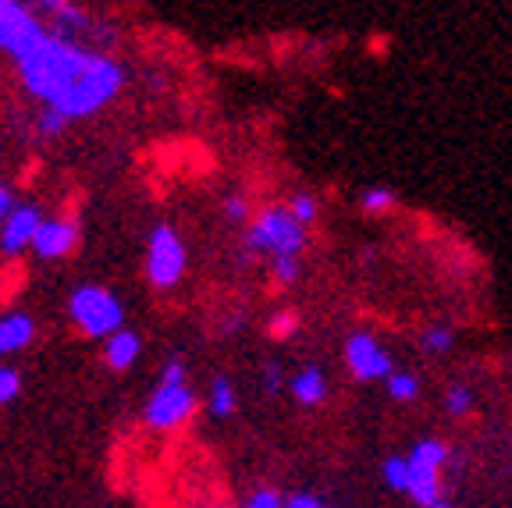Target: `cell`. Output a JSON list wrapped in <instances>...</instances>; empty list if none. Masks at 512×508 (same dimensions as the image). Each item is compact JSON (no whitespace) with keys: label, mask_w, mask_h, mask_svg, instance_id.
<instances>
[{"label":"cell","mask_w":512,"mask_h":508,"mask_svg":"<svg viewBox=\"0 0 512 508\" xmlns=\"http://www.w3.org/2000/svg\"><path fill=\"white\" fill-rule=\"evenodd\" d=\"M89 61H93L89 50L75 47L68 40H57V36H47V43H40L29 57L18 61V72H22V82L32 96H40L43 104L54 107L79 82Z\"/></svg>","instance_id":"1"},{"label":"cell","mask_w":512,"mask_h":508,"mask_svg":"<svg viewBox=\"0 0 512 508\" xmlns=\"http://www.w3.org/2000/svg\"><path fill=\"white\" fill-rule=\"evenodd\" d=\"M118 89H121V68L114 61H107V57L93 54V61L86 64V72H82L79 82L57 100L54 111L64 114L68 121L86 118V114L100 111L107 100H114Z\"/></svg>","instance_id":"2"},{"label":"cell","mask_w":512,"mask_h":508,"mask_svg":"<svg viewBox=\"0 0 512 508\" xmlns=\"http://www.w3.org/2000/svg\"><path fill=\"white\" fill-rule=\"evenodd\" d=\"M303 242H306V228L281 207L264 210L246 235L249 249H256V253H274V260H278V256H296L299 249H303Z\"/></svg>","instance_id":"3"},{"label":"cell","mask_w":512,"mask_h":508,"mask_svg":"<svg viewBox=\"0 0 512 508\" xmlns=\"http://www.w3.org/2000/svg\"><path fill=\"white\" fill-rule=\"evenodd\" d=\"M68 310H72V320L79 324V331L93 334V338H111V334L121 331V320H125L121 302L111 292L93 285L79 288L72 295V302H68Z\"/></svg>","instance_id":"4"},{"label":"cell","mask_w":512,"mask_h":508,"mask_svg":"<svg viewBox=\"0 0 512 508\" xmlns=\"http://www.w3.org/2000/svg\"><path fill=\"white\" fill-rule=\"evenodd\" d=\"M50 32L40 25V18L32 15L29 8L15 4V0H0V47L8 50L15 61L29 57L32 50L47 43Z\"/></svg>","instance_id":"5"},{"label":"cell","mask_w":512,"mask_h":508,"mask_svg":"<svg viewBox=\"0 0 512 508\" xmlns=\"http://www.w3.org/2000/svg\"><path fill=\"white\" fill-rule=\"evenodd\" d=\"M185 270V246L171 224H157L150 235V256H146V274L157 288H171Z\"/></svg>","instance_id":"6"},{"label":"cell","mask_w":512,"mask_h":508,"mask_svg":"<svg viewBox=\"0 0 512 508\" xmlns=\"http://www.w3.org/2000/svg\"><path fill=\"white\" fill-rule=\"evenodd\" d=\"M192 409H196V395L189 391V384H157L150 405H146V420L157 430H171L189 420Z\"/></svg>","instance_id":"7"},{"label":"cell","mask_w":512,"mask_h":508,"mask_svg":"<svg viewBox=\"0 0 512 508\" xmlns=\"http://www.w3.org/2000/svg\"><path fill=\"white\" fill-rule=\"evenodd\" d=\"M345 359H349L352 374L360 381H377V377H392V359L381 345L370 338V334L356 331L345 345Z\"/></svg>","instance_id":"8"},{"label":"cell","mask_w":512,"mask_h":508,"mask_svg":"<svg viewBox=\"0 0 512 508\" xmlns=\"http://www.w3.org/2000/svg\"><path fill=\"white\" fill-rule=\"evenodd\" d=\"M40 224H43V214L36 207H15L4 217V228H0V249L8 256L29 249L32 239H36V231H40Z\"/></svg>","instance_id":"9"},{"label":"cell","mask_w":512,"mask_h":508,"mask_svg":"<svg viewBox=\"0 0 512 508\" xmlns=\"http://www.w3.org/2000/svg\"><path fill=\"white\" fill-rule=\"evenodd\" d=\"M79 242V228L75 221H43L36 239H32V249L43 256V260H57V256H68Z\"/></svg>","instance_id":"10"},{"label":"cell","mask_w":512,"mask_h":508,"mask_svg":"<svg viewBox=\"0 0 512 508\" xmlns=\"http://www.w3.org/2000/svg\"><path fill=\"white\" fill-rule=\"evenodd\" d=\"M438 473H441V469L420 466V462H409V487H406V494L416 501V505L431 508V505H438V501H441V480H438Z\"/></svg>","instance_id":"11"},{"label":"cell","mask_w":512,"mask_h":508,"mask_svg":"<svg viewBox=\"0 0 512 508\" xmlns=\"http://www.w3.org/2000/svg\"><path fill=\"white\" fill-rule=\"evenodd\" d=\"M36 334V324H32L25 313H11V317L0 320V356H11V352L25 349Z\"/></svg>","instance_id":"12"},{"label":"cell","mask_w":512,"mask_h":508,"mask_svg":"<svg viewBox=\"0 0 512 508\" xmlns=\"http://www.w3.org/2000/svg\"><path fill=\"white\" fill-rule=\"evenodd\" d=\"M139 349H143L139 334H132V331H125V327H121L118 334H111V338H107V349H104L107 366H111V370H128V366L139 359Z\"/></svg>","instance_id":"13"},{"label":"cell","mask_w":512,"mask_h":508,"mask_svg":"<svg viewBox=\"0 0 512 508\" xmlns=\"http://www.w3.org/2000/svg\"><path fill=\"white\" fill-rule=\"evenodd\" d=\"M324 391H328V381H324V374H320L317 366H306L303 374L292 381V395H296L303 405L324 402Z\"/></svg>","instance_id":"14"},{"label":"cell","mask_w":512,"mask_h":508,"mask_svg":"<svg viewBox=\"0 0 512 508\" xmlns=\"http://www.w3.org/2000/svg\"><path fill=\"white\" fill-rule=\"evenodd\" d=\"M210 413L221 416V420L235 413V388L228 377H217L214 388H210Z\"/></svg>","instance_id":"15"},{"label":"cell","mask_w":512,"mask_h":508,"mask_svg":"<svg viewBox=\"0 0 512 508\" xmlns=\"http://www.w3.org/2000/svg\"><path fill=\"white\" fill-rule=\"evenodd\" d=\"M384 480L392 491H406L409 487V462L406 459H388L384 462Z\"/></svg>","instance_id":"16"},{"label":"cell","mask_w":512,"mask_h":508,"mask_svg":"<svg viewBox=\"0 0 512 508\" xmlns=\"http://www.w3.org/2000/svg\"><path fill=\"white\" fill-rule=\"evenodd\" d=\"M388 391H392V398H399V402H413L420 384H416L413 374H392L388 377Z\"/></svg>","instance_id":"17"},{"label":"cell","mask_w":512,"mask_h":508,"mask_svg":"<svg viewBox=\"0 0 512 508\" xmlns=\"http://www.w3.org/2000/svg\"><path fill=\"white\" fill-rule=\"evenodd\" d=\"M445 405H448V413H456V416L470 413V409H473V391L463 388V384H456V388H448Z\"/></svg>","instance_id":"18"},{"label":"cell","mask_w":512,"mask_h":508,"mask_svg":"<svg viewBox=\"0 0 512 508\" xmlns=\"http://www.w3.org/2000/svg\"><path fill=\"white\" fill-rule=\"evenodd\" d=\"M392 207H395L392 189H367V196H363V210H370V214H381V210H392Z\"/></svg>","instance_id":"19"},{"label":"cell","mask_w":512,"mask_h":508,"mask_svg":"<svg viewBox=\"0 0 512 508\" xmlns=\"http://www.w3.org/2000/svg\"><path fill=\"white\" fill-rule=\"evenodd\" d=\"M288 214L296 217V221L306 228V224H310L313 217H317V199H313V196H306V192H303V196H296V199H292V207H288Z\"/></svg>","instance_id":"20"},{"label":"cell","mask_w":512,"mask_h":508,"mask_svg":"<svg viewBox=\"0 0 512 508\" xmlns=\"http://www.w3.org/2000/svg\"><path fill=\"white\" fill-rule=\"evenodd\" d=\"M36 125H40V135H61L64 128H68V118H64V114H57L54 107H47Z\"/></svg>","instance_id":"21"},{"label":"cell","mask_w":512,"mask_h":508,"mask_svg":"<svg viewBox=\"0 0 512 508\" xmlns=\"http://www.w3.org/2000/svg\"><path fill=\"white\" fill-rule=\"evenodd\" d=\"M424 349L427 352H448L452 349V331H445V327H431V331L424 334Z\"/></svg>","instance_id":"22"},{"label":"cell","mask_w":512,"mask_h":508,"mask_svg":"<svg viewBox=\"0 0 512 508\" xmlns=\"http://www.w3.org/2000/svg\"><path fill=\"white\" fill-rule=\"evenodd\" d=\"M274 278H278L281 285H292V281L299 278L296 256H278V260H274Z\"/></svg>","instance_id":"23"},{"label":"cell","mask_w":512,"mask_h":508,"mask_svg":"<svg viewBox=\"0 0 512 508\" xmlns=\"http://www.w3.org/2000/svg\"><path fill=\"white\" fill-rule=\"evenodd\" d=\"M22 391V381H18L15 370H8V366H0V405L11 402V398Z\"/></svg>","instance_id":"24"},{"label":"cell","mask_w":512,"mask_h":508,"mask_svg":"<svg viewBox=\"0 0 512 508\" xmlns=\"http://www.w3.org/2000/svg\"><path fill=\"white\" fill-rule=\"evenodd\" d=\"M246 508H285V501H281V494L278 491H253L249 494V501H246Z\"/></svg>","instance_id":"25"},{"label":"cell","mask_w":512,"mask_h":508,"mask_svg":"<svg viewBox=\"0 0 512 508\" xmlns=\"http://www.w3.org/2000/svg\"><path fill=\"white\" fill-rule=\"evenodd\" d=\"M292 331H296V313H278V317H271L274 338H288Z\"/></svg>","instance_id":"26"},{"label":"cell","mask_w":512,"mask_h":508,"mask_svg":"<svg viewBox=\"0 0 512 508\" xmlns=\"http://www.w3.org/2000/svg\"><path fill=\"white\" fill-rule=\"evenodd\" d=\"M224 214L232 217V221H246V217H249V203L242 196H228V203H224Z\"/></svg>","instance_id":"27"},{"label":"cell","mask_w":512,"mask_h":508,"mask_svg":"<svg viewBox=\"0 0 512 508\" xmlns=\"http://www.w3.org/2000/svg\"><path fill=\"white\" fill-rule=\"evenodd\" d=\"M281 388V374H278V366H267V391H278Z\"/></svg>","instance_id":"28"},{"label":"cell","mask_w":512,"mask_h":508,"mask_svg":"<svg viewBox=\"0 0 512 508\" xmlns=\"http://www.w3.org/2000/svg\"><path fill=\"white\" fill-rule=\"evenodd\" d=\"M11 210H15V207H11V192L0 185V217H8Z\"/></svg>","instance_id":"29"},{"label":"cell","mask_w":512,"mask_h":508,"mask_svg":"<svg viewBox=\"0 0 512 508\" xmlns=\"http://www.w3.org/2000/svg\"><path fill=\"white\" fill-rule=\"evenodd\" d=\"M431 508H452V505H445V501H438V505H431Z\"/></svg>","instance_id":"30"}]
</instances>
